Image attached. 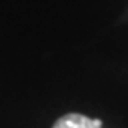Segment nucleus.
<instances>
[{
  "instance_id": "obj_1",
  "label": "nucleus",
  "mask_w": 128,
  "mask_h": 128,
  "mask_svg": "<svg viewBox=\"0 0 128 128\" xmlns=\"http://www.w3.org/2000/svg\"><path fill=\"white\" fill-rule=\"evenodd\" d=\"M53 128H102V120L89 118L80 113H68L58 118Z\"/></svg>"
}]
</instances>
